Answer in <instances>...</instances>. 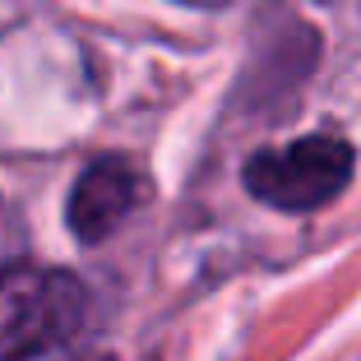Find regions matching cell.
<instances>
[{
	"label": "cell",
	"instance_id": "1",
	"mask_svg": "<svg viewBox=\"0 0 361 361\" xmlns=\"http://www.w3.org/2000/svg\"><path fill=\"white\" fill-rule=\"evenodd\" d=\"M88 315V292L51 264H0V361H37L70 343Z\"/></svg>",
	"mask_w": 361,
	"mask_h": 361
},
{
	"label": "cell",
	"instance_id": "2",
	"mask_svg": "<svg viewBox=\"0 0 361 361\" xmlns=\"http://www.w3.org/2000/svg\"><path fill=\"white\" fill-rule=\"evenodd\" d=\"M352 144L338 135H306L283 149H264L245 162V190L269 209L310 213L338 200L352 180Z\"/></svg>",
	"mask_w": 361,
	"mask_h": 361
},
{
	"label": "cell",
	"instance_id": "3",
	"mask_svg": "<svg viewBox=\"0 0 361 361\" xmlns=\"http://www.w3.org/2000/svg\"><path fill=\"white\" fill-rule=\"evenodd\" d=\"M144 176H139L135 162L126 158H97L93 167L79 176L75 195H70V227H75L79 241H102L111 236L130 213L144 204Z\"/></svg>",
	"mask_w": 361,
	"mask_h": 361
},
{
	"label": "cell",
	"instance_id": "4",
	"mask_svg": "<svg viewBox=\"0 0 361 361\" xmlns=\"http://www.w3.org/2000/svg\"><path fill=\"white\" fill-rule=\"evenodd\" d=\"M176 5H195V10H223L232 0H176Z\"/></svg>",
	"mask_w": 361,
	"mask_h": 361
}]
</instances>
